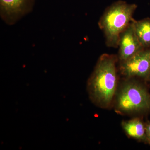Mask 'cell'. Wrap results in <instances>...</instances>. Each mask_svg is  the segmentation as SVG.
Segmentation results:
<instances>
[{"mask_svg": "<svg viewBox=\"0 0 150 150\" xmlns=\"http://www.w3.org/2000/svg\"><path fill=\"white\" fill-rule=\"evenodd\" d=\"M118 61L116 55L103 54L88 81L90 98L94 104L101 108H109L114 101L118 89Z\"/></svg>", "mask_w": 150, "mask_h": 150, "instance_id": "6da1fadb", "label": "cell"}, {"mask_svg": "<svg viewBox=\"0 0 150 150\" xmlns=\"http://www.w3.org/2000/svg\"><path fill=\"white\" fill-rule=\"evenodd\" d=\"M137 8L136 4L119 0L105 9L98 25L104 33L108 47L118 48L120 35L134 20L133 16Z\"/></svg>", "mask_w": 150, "mask_h": 150, "instance_id": "7a4b0ae2", "label": "cell"}, {"mask_svg": "<svg viewBox=\"0 0 150 150\" xmlns=\"http://www.w3.org/2000/svg\"><path fill=\"white\" fill-rule=\"evenodd\" d=\"M126 79L116 92L115 111L122 114L150 112V93L146 86L134 78Z\"/></svg>", "mask_w": 150, "mask_h": 150, "instance_id": "3957f363", "label": "cell"}, {"mask_svg": "<svg viewBox=\"0 0 150 150\" xmlns=\"http://www.w3.org/2000/svg\"><path fill=\"white\" fill-rule=\"evenodd\" d=\"M119 70L126 78H139L148 81L150 74V48H144L120 63Z\"/></svg>", "mask_w": 150, "mask_h": 150, "instance_id": "277c9868", "label": "cell"}, {"mask_svg": "<svg viewBox=\"0 0 150 150\" xmlns=\"http://www.w3.org/2000/svg\"><path fill=\"white\" fill-rule=\"evenodd\" d=\"M134 20L120 35L117 56L120 63L125 62L145 48L140 43L135 32Z\"/></svg>", "mask_w": 150, "mask_h": 150, "instance_id": "5b68a950", "label": "cell"}, {"mask_svg": "<svg viewBox=\"0 0 150 150\" xmlns=\"http://www.w3.org/2000/svg\"><path fill=\"white\" fill-rule=\"evenodd\" d=\"M35 0H0V12L7 24L13 25L31 10Z\"/></svg>", "mask_w": 150, "mask_h": 150, "instance_id": "8992f818", "label": "cell"}, {"mask_svg": "<svg viewBox=\"0 0 150 150\" xmlns=\"http://www.w3.org/2000/svg\"><path fill=\"white\" fill-rule=\"evenodd\" d=\"M121 126L127 136L140 142L147 144L146 124L139 118L123 121Z\"/></svg>", "mask_w": 150, "mask_h": 150, "instance_id": "52a82bcc", "label": "cell"}, {"mask_svg": "<svg viewBox=\"0 0 150 150\" xmlns=\"http://www.w3.org/2000/svg\"><path fill=\"white\" fill-rule=\"evenodd\" d=\"M134 23L135 32L142 46L144 48H150V18L134 20Z\"/></svg>", "mask_w": 150, "mask_h": 150, "instance_id": "ba28073f", "label": "cell"}, {"mask_svg": "<svg viewBox=\"0 0 150 150\" xmlns=\"http://www.w3.org/2000/svg\"><path fill=\"white\" fill-rule=\"evenodd\" d=\"M146 124V136L147 142V144L150 145V121Z\"/></svg>", "mask_w": 150, "mask_h": 150, "instance_id": "9c48e42d", "label": "cell"}, {"mask_svg": "<svg viewBox=\"0 0 150 150\" xmlns=\"http://www.w3.org/2000/svg\"><path fill=\"white\" fill-rule=\"evenodd\" d=\"M148 81H149L150 82V74L149 77V80H148Z\"/></svg>", "mask_w": 150, "mask_h": 150, "instance_id": "30bf717a", "label": "cell"}]
</instances>
